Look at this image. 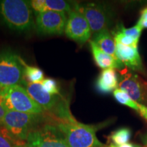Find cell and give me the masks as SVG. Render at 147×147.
Masks as SVG:
<instances>
[{
    "instance_id": "ac0fdd59",
    "label": "cell",
    "mask_w": 147,
    "mask_h": 147,
    "mask_svg": "<svg viewBox=\"0 0 147 147\" xmlns=\"http://www.w3.org/2000/svg\"><path fill=\"white\" fill-rule=\"evenodd\" d=\"M47 11L63 12L69 14L74 10V3L63 0H45Z\"/></svg>"
},
{
    "instance_id": "3957f363",
    "label": "cell",
    "mask_w": 147,
    "mask_h": 147,
    "mask_svg": "<svg viewBox=\"0 0 147 147\" xmlns=\"http://www.w3.org/2000/svg\"><path fill=\"white\" fill-rule=\"evenodd\" d=\"M65 138L69 147H104L96 136L100 127L75 121H58L54 123Z\"/></svg>"
},
{
    "instance_id": "9c48e42d",
    "label": "cell",
    "mask_w": 147,
    "mask_h": 147,
    "mask_svg": "<svg viewBox=\"0 0 147 147\" xmlns=\"http://www.w3.org/2000/svg\"><path fill=\"white\" fill-rule=\"evenodd\" d=\"M119 87L135 102L147 106V81L138 74L128 70L127 67H125L121 71Z\"/></svg>"
},
{
    "instance_id": "4316f807",
    "label": "cell",
    "mask_w": 147,
    "mask_h": 147,
    "mask_svg": "<svg viewBox=\"0 0 147 147\" xmlns=\"http://www.w3.org/2000/svg\"><path fill=\"white\" fill-rule=\"evenodd\" d=\"M104 147H143L141 145H139L138 144H134V143L131 142H128L127 144L119 145V146H116V145L110 144L108 145H105Z\"/></svg>"
},
{
    "instance_id": "f546056e",
    "label": "cell",
    "mask_w": 147,
    "mask_h": 147,
    "mask_svg": "<svg viewBox=\"0 0 147 147\" xmlns=\"http://www.w3.org/2000/svg\"><path fill=\"white\" fill-rule=\"evenodd\" d=\"M138 21H140V23H141V25H142V26L143 27V28H147V21H142V20L140 19Z\"/></svg>"
},
{
    "instance_id": "d4e9b609",
    "label": "cell",
    "mask_w": 147,
    "mask_h": 147,
    "mask_svg": "<svg viewBox=\"0 0 147 147\" xmlns=\"http://www.w3.org/2000/svg\"><path fill=\"white\" fill-rule=\"evenodd\" d=\"M8 110L6 108V105H5V101L4 97L0 93V122L2 121L3 117H5V114L7 113Z\"/></svg>"
},
{
    "instance_id": "4dcf8cb0",
    "label": "cell",
    "mask_w": 147,
    "mask_h": 147,
    "mask_svg": "<svg viewBox=\"0 0 147 147\" xmlns=\"http://www.w3.org/2000/svg\"><path fill=\"white\" fill-rule=\"evenodd\" d=\"M16 147H31V146H29V145L27 144V143H25V144H23L18 145V146H17Z\"/></svg>"
},
{
    "instance_id": "83f0119b",
    "label": "cell",
    "mask_w": 147,
    "mask_h": 147,
    "mask_svg": "<svg viewBox=\"0 0 147 147\" xmlns=\"http://www.w3.org/2000/svg\"><path fill=\"white\" fill-rule=\"evenodd\" d=\"M140 19L142 20V21H147V7L141 11V16Z\"/></svg>"
},
{
    "instance_id": "277c9868",
    "label": "cell",
    "mask_w": 147,
    "mask_h": 147,
    "mask_svg": "<svg viewBox=\"0 0 147 147\" xmlns=\"http://www.w3.org/2000/svg\"><path fill=\"white\" fill-rule=\"evenodd\" d=\"M45 115H34L14 110L8 111L0 125L4 127L16 140L26 142L29 134L42 125L47 117Z\"/></svg>"
},
{
    "instance_id": "8992f818",
    "label": "cell",
    "mask_w": 147,
    "mask_h": 147,
    "mask_svg": "<svg viewBox=\"0 0 147 147\" xmlns=\"http://www.w3.org/2000/svg\"><path fill=\"white\" fill-rule=\"evenodd\" d=\"M25 79L23 59L11 51L0 52V92L14 85H21Z\"/></svg>"
},
{
    "instance_id": "d6986e66",
    "label": "cell",
    "mask_w": 147,
    "mask_h": 147,
    "mask_svg": "<svg viewBox=\"0 0 147 147\" xmlns=\"http://www.w3.org/2000/svg\"><path fill=\"white\" fill-rule=\"evenodd\" d=\"M113 95L115 100L119 103L138 112V103L132 100L131 97L123 90L121 89L120 88H117L114 91Z\"/></svg>"
},
{
    "instance_id": "30bf717a",
    "label": "cell",
    "mask_w": 147,
    "mask_h": 147,
    "mask_svg": "<svg viewBox=\"0 0 147 147\" xmlns=\"http://www.w3.org/2000/svg\"><path fill=\"white\" fill-rule=\"evenodd\" d=\"M67 20L66 14L63 12L45 11L36 14L35 27L40 35L59 36L65 33Z\"/></svg>"
},
{
    "instance_id": "7c38bea8",
    "label": "cell",
    "mask_w": 147,
    "mask_h": 147,
    "mask_svg": "<svg viewBox=\"0 0 147 147\" xmlns=\"http://www.w3.org/2000/svg\"><path fill=\"white\" fill-rule=\"evenodd\" d=\"M115 56L128 69L136 71H142L144 69L138 48L116 43Z\"/></svg>"
},
{
    "instance_id": "484cf974",
    "label": "cell",
    "mask_w": 147,
    "mask_h": 147,
    "mask_svg": "<svg viewBox=\"0 0 147 147\" xmlns=\"http://www.w3.org/2000/svg\"><path fill=\"white\" fill-rule=\"evenodd\" d=\"M138 108L139 110L138 113L140 115V116H142V118L147 121V106L138 104Z\"/></svg>"
},
{
    "instance_id": "7402d4cb",
    "label": "cell",
    "mask_w": 147,
    "mask_h": 147,
    "mask_svg": "<svg viewBox=\"0 0 147 147\" xmlns=\"http://www.w3.org/2000/svg\"><path fill=\"white\" fill-rule=\"evenodd\" d=\"M143 29L144 28H143V27L139 21H138L137 23L134 26L131 27V28H125L122 24L118 25L117 28V30L122 32L123 34L128 36H131L132 38H134V39L138 40V41L140 38Z\"/></svg>"
},
{
    "instance_id": "603a6c76",
    "label": "cell",
    "mask_w": 147,
    "mask_h": 147,
    "mask_svg": "<svg viewBox=\"0 0 147 147\" xmlns=\"http://www.w3.org/2000/svg\"><path fill=\"white\" fill-rule=\"evenodd\" d=\"M42 87L48 93L52 95H60V91L59 89L58 84L56 80L53 78H45L41 82Z\"/></svg>"
},
{
    "instance_id": "9a60e30c",
    "label": "cell",
    "mask_w": 147,
    "mask_h": 147,
    "mask_svg": "<svg viewBox=\"0 0 147 147\" xmlns=\"http://www.w3.org/2000/svg\"><path fill=\"white\" fill-rule=\"evenodd\" d=\"M92 40L104 53L117 58L115 56L116 42L113 34L110 32L109 29H104L95 34Z\"/></svg>"
},
{
    "instance_id": "6da1fadb",
    "label": "cell",
    "mask_w": 147,
    "mask_h": 147,
    "mask_svg": "<svg viewBox=\"0 0 147 147\" xmlns=\"http://www.w3.org/2000/svg\"><path fill=\"white\" fill-rule=\"evenodd\" d=\"M45 113L58 121H75L69 111L68 102L60 95H52L46 91L41 83H31L24 79L21 84Z\"/></svg>"
},
{
    "instance_id": "4fadbf2b",
    "label": "cell",
    "mask_w": 147,
    "mask_h": 147,
    "mask_svg": "<svg viewBox=\"0 0 147 147\" xmlns=\"http://www.w3.org/2000/svg\"><path fill=\"white\" fill-rule=\"evenodd\" d=\"M89 45L92 55L96 65L103 69H123L125 65L119 59L111 55L104 53L93 40H89Z\"/></svg>"
},
{
    "instance_id": "44dd1931",
    "label": "cell",
    "mask_w": 147,
    "mask_h": 147,
    "mask_svg": "<svg viewBox=\"0 0 147 147\" xmlns=\"http://www.w3.org/2000/svg\"><path fill=\"white\" fill-rule=\"evenodd\" d=\"M112 34L113 35L114 39H115L116 43H119L121 45L128 46V47L138 48L139 41L134 39L132 37L126 36L117 29H116L115 32L112 33Z\"/></svg>"
},
{
    "instance_id": "2e32d148",
    "label": "cell",
    "mask_w": 147,
    "mask_h": 147,
    "mask_svg": "<svg viewBox=\"0 0 147 147\" xmlns=\"http://www.w3.org/2000/svg\"><path fill=\"white\" fill-rule=\"evenodd\" d=\"M24 66V77L25 80L31 83H41L45 79L44 72L39 67L28 65L23 60Z\"/></svg>"
},
{
    "instance_id": "ffe728a7",
    "label": "cell",
    "mask_w": 147,
    "mask_h": 147,
    "mask_svg": "<svg viewBox=\"0 0 147 147\" xmlns=\"http://www.w3.org/2000/svg\"><path fill=\"white\" fill-rule=\"evenodd\" d=\"M25 143L26 142L16 140L4 127L0 125V147H16Z\"/></svg>"
},
{
    "instance_id": "e0dca14e",
    "label": "cell",
    "mask_w": 147,
    "mask_h": 147,
    "mask_svg": "<svg viewBox=\"0 0 147 147\" xmlns=\"http://www.w3.org/2000/svg\"><path fill=\"white\" fill-rule=\"evenodd\" d=\"M131 136V131L127 127H122L118 129L116 131L112 132L108 137L110 144L119 146L127 144L129 142Z\"/></svg>"
},
{
    "instance_id": "f1b7e54d",
    "label": "cell",
    "mask_w": 147,
    "mask_h": 147,
    "mask_svg": "<svg viewBox=\"0 0 147 147\" xmlns=\"http://www.w3.org/2000/svg\"><path fill=\"white\" fill-rule=\"evenodd\" d=\"M141 139L143 144H144L145 147H147V134H144V135L141 136Z\"/></svg>"
},
{
    "instance_id": "7a4b0ae2",
    "label": "cell",
    "mask_w": 147,
    "mask_h": 147,
    "mask_svg": "<svg viewBox=\"0 0 147 147\" xmlns=\"http://www.w3.org/2000/svg\"><path fill=\"white\" fill-rule=\"evenodd\" d=\"M0 17L9 29L18 33L29 32L35 27L33 10L28 1H0Z\"/></svg>"
},
{
    "instance_id": "ba28073f",
    "label": "cell",
    "mask_w": 147,
    "mask_h": 147,
    "mask_svg": "<svg viewBox=\"0 0 147 147\" xmlns=\"http://www.w3.org/2000/svg\"><path fill=\"white\" fill-rule=\"evenodd\" d=\"M26 143L31 147H69L55 123L40 125L29 134Z\"/></svg>"
},
{
    "instance_id": "cb8c5ba5",
    "label": "cell",
    "mask_w": 147,
    "mask_h": 147,
    "mask_svg": "<svg viewBox=\"0 0 147 147\" xmlns=\"http://www.w3.org/2000/svg\"><path fill=\"white\" fill-rule=\"evenodd\" d=\"M29 3H30L31 8L36 12V14L47 11L45 0H32V1H29Z\"/></svg>"
},
{
    "instance_id": "5bb4252c",
    "label": "cell",
    "mask_w": 147,
    "mask_h": 147,
    "mask_svg": "<svg viewBox=\"0 0 147 147\" xmlns=\"http://www.w3.org/2000/svg\"><path fill=\"white\" fill-rule=\"evenodd\" d=\"M118 75L115 69H104L97 79L95 87L103 94L114 92L119 87Z\"/></svg>"
},
{
    "instance_id": "5b68a950",
    "label": "cell",
    "mask_w": 147,
    "mask_h": 147,
    "mask_svg": "<svg viewBox=\"0 0 147 147\" xmlns=\"http://www.w3.org/2000/svg\"><path fill=\"white\" fill-rule=\"evenodd\" d=\"M74 10L82 13L89 23L91 32L96 34L108 29L113 24L114 13L103 3H74Z\"/></svg>"
},
{
    "instance_id": "8fae6325",
    "label": "cell",
    "mask_w": 147,
    "mask_h": 147,
    "mask_svg": "<svg viewBox=\"0 0 147 147\" xmlns=\"http://www.w3.org/2000/svg\"><path fill=\"white\" fill-rule=\"evenodd\" d=\"M65 34L69 39L80 45L89 41L92 32L88 21L80 12L73 10L68 14Z\"/></svg>"
},
{
    "instance_id": "52a82bcc",
    "label": "cell",
    "mask_w": 147,
    "mask_h": 147,
    "mask_svg": "<svg viewBox=\"0 0 147 147\" xmlns=\"http://www.w3.org/2000/svg\"><path fill=\"white\" fill-rule=\"evenodd\" d=\"M0 93L4 97L5 105L8 111L14 110L34 115L46 114L43 108L30 96L23 86H12Z\"/></svg>"
}]
</instances>
